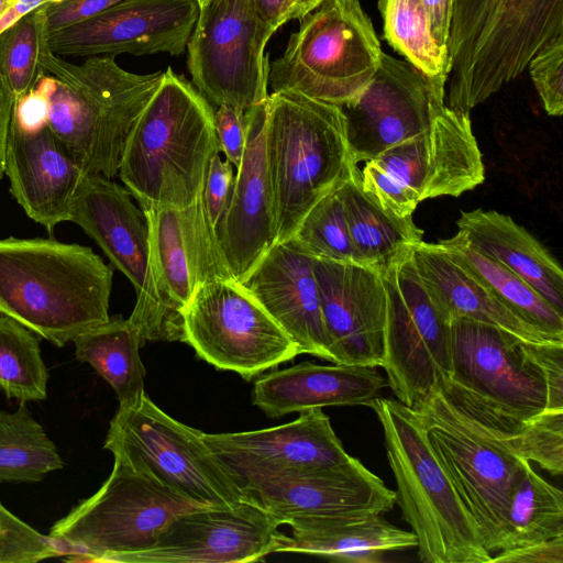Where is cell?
Segmentation results:
<instances>
[{
    "label": "cell",
    "mask_w": 563,
    "mask_h": 563,
    "mask_svg": "<svg viewBox=\"0 0 563 563\" xmlns=\"http://www.w3.org/2000/svg\"><path fill=\"white\" fill-rule=\"evenodd\" d=\"M40 65L56 141L84 174L117 176L129 135L164 71L131 73L114 56L73 64L48 45Z\"/></svg>",
    "instance_id": "obj_1"
},
{
    "label": "cell",
    "mask_w": 563,
    "mask_h": 563,
    "mask_svg": "<svg viewBox=\"0 0 563 563\" xmlns=\"http://www.w3.org/2000/svg\"><path fill=\"white\" fill-rule=\"evenodd\" d=\"M112 276L88 246L0 240V314L62 347L109 320Z\"/></svg>",
    "instance_id": "obj_2"
},
{
    "label": "cell",
    "mask_w": 563,
    "mask_h": 563,
    "mask_svg": "<svg viewBox=\"0 0 563 563\" xmlns=\"http://www.w3.org/2000/svg\"><path fill=\"white\" fill-rule=\"evenodd\" d=\"M220 145L211 103L170 67L137 118L119 177L141 208L192 205Z\"/></svg>",
    "instance_id": "obj_3"
},
{
    "label": "cell",
    "mask_w": 563,
    "mask_h": 563,
    "mask_svg": "<svg viewBox=\"0 0 563 563\" xmlns=\"http://www.w3.org/2000/svg\"><path fill=\"white\" fill-rule=\"evenodd\" d=\"M384 433L396 504L418 540L423 563H488L481 529L437 459L419 412L377 397L368 405Z\"/></svg>",
    "instance_id": "obj_4"
},
{
    "label": "cell",
    "mask_w": 563,
    "mask_h": 563,
    "mask_svg": "<svg viewBox=\"0 0 563 563\" xmlns=\"http://www.w3.org/2000/svg\"><path fill=\"white\" fill-rule=\"evenodd\" d=\"M563 35V0H455L448 43L446 106L470 113L521 75Z\"/></svg>",
    "instance_id": "obj_5"
},
{
    "label": "cell",
    "mask_w": 563,
    "mask_h": 563,
    "mask_svg": "<svg viewBox=\"0 0 563 563\" xmlns=\"http://www.w3.org/2000/svg\"><path fill=\"white\" fill-rule=\"evenodd\" d=\"M264 140L280 243L294 236L307 212L357 165L342 109L301 95H268Z\"/></svg>",
    "instance_id": "obj_6"
},
{
    "label": "cell",
    "mask_w": 563,
    "mask_h": 563,
    "mask_svg": "<svg viewBox=\"0 0 563 563\" xmlns=\"http://www.w3.org/2000/svg\"><path fill=\"white\" fill-rule=\"evenodd\" d=\"M283 54L269 63L273 92L345 106L374 77L383 55L372 20L358 0H324L299 19Z\"/></svg>",
    "instance_id": "obj_7"
},
{
    "label": "cell",
    "mask_w": 563,
    "mask_h": 563,
    "mask_svg": "<svg viewBox=\"0 0 563 563\" xmlns=\"http://www.w3.org/2000/svg\"><path fill=\"white\" fill-rule=\"evenodd\" d=\"M103 446L114 459L202 506H234L246 499L205 432L168 416L146 393L119 407Z\"/></svg>",
    "instance_id": "obj_8"
},
{
    "label": "cell",
    "mask_w": 563,
    "mask_h": 563,
    "mask_svg": "<svg viewBox=\"0 0 563 563\" xmlns=\"http://www.w3.org/2000/svg\"><path fill=\"white\" fill-rule=\"evenodd\" d=\"M202 506L114 459L102 486L56 521L49 537L75 549V561L113 562L146 550L178 515Z\"/></svg>",
    "instance_id": "obj_9"
},
{
    "label": "cell",
    "mask_w": 563,
    "mask_h": 563,
    "mask_svg": "<svg viewBox=\"0 0 563 563\" xmlns=\"http://www.w3.org/2000/svg\"><path fill=\"white\" fill-rule=\"evenodd\" d=\"M413 409L421 416L437 459L478 525L486 550L496 553L508 496L527 460L489 434L439 385Z\"/></svg>",
    "instance_id": "obj_10"
},
{
    "label": "cell",
    "mask_w": 563,
    "mask_h": 563,
    "mask_svg": "<svg viewBox=\"0 0 563 563\" xmlns=\"http://www.w3.org/2000/svg\"><path fill=\"white\" fill-rule=\"evenodd\" d=\"M273 34L254 0H206L186 47L197 90L217 107L247 111L266 102Z\"/></svg>",
    "instance_id": "obj_11"
},
{
    "label": "cell",
    "mask_w": 563,
    "mask_h": 563,
    "mask_svg": "<svg viewBox=\"0 0 563 563\" xmlns=\"http://www.w3.org/2000/svg\"><path fill=\"white\" fill-rule=\"evenodd\" d=\"M382 274L387 303L382 367L398 401L413 409L451 374L450 322L424 288L411 245Z\"/></svg>",
    "instance_id": "obj_12"
},
{
    "label": "cell",
    "mask_w": 563,
    "mask_h": 563,
    "mask_svg": "<svg viewBox=\"0 0 563 563\" xmlns=\"http://www.w3.org/2000/svg\"><path fill=\"white\" fill-rule=\"evenodd\" d=\"M184 343L244 379L295 358L296 343L235 279L201 285L183 313Z\"/></svg>",
    "instance_id": "obj_13"
},
{
    "label": "cell",
    "mask_w": 563,
    "mask_h": 563,
    "mask_svg": "<svg viewBox=\"0 0 563 563\" xmlns=\"http://www.w3.org/2000/svg\"><path fill=\"white\" fill-rule=\"evenodd\" d=\"M448 394L499 413L529 419L547 409L548 386L530 345L508 332L468 319L450 321Z\"/></svg>",
    "instance_id": "obj_14"
},
{
    "label": "cell",
    "mask_w": 563,
    "mask_h": 563,
    "mask_svg": "<svg viewBox=\"0 0 563 563\" xmlns=\"http://www.w3.org/2000/svg\"><path fill=\"white\" fill-rule=\"evenodd\" d=\"M131 196L111 178L85 174L69 221L95 240L134 286L136 302L128 319L137 329L142 345L147 341L174 342L175 335L154 279L147 219Z\"/></svg>",
    "instance_id": "obj_15"
},
{
    "label": "cell",
    "mask_w": 563,
    "mask_h": 563,
    "mask_svg": "<svg viewBox=\"0 0 563 563\" xmlns=\"http://www.w3.org/2000/svg\"><path fill=\"white\" fill-rule=\"evenodd\" d=\"M446 76H429L408 60L383 53L364 91L340 107L357 165L424 132L445 106Z\"/></svg>",
    "instance_id": "obj_16"
},
{
    "label": "cell",
    "mask_w": 563,
    "mask_h": 563,
    "mask_svg": "<svg viewBox=\"0 0 563 563\" xmlns=\"http://www.w3.org/2000/svg\"><path fill=\"white\" fill-rule=\"evenodd\" d=\"M241 487L246 499L292 529L338 517L384 515L396 504L395 492L352 456L340 464L247 481Z\"/></svg>",
    "instance_id": "obj_17"
},
{
    "label": "cell",
    "mask_w": 563,
    "mask_h": 563,
    "mask_svg": "<svg viewBox=\"0 0 563 563\" xmlns=\"http://www.w3.org/2000/svg\"><path fill=\"white\" fill-rule=\"evenodd\" d=\"M278 522L251 499L234 506L195 508L173 519L148 549L119 563L253 562L274 553Z\"/></svg>",
    "instance_id": "obj_18"
},
{
    "label": "cell",
    "mask_w": 563,
    "mask_h": 563,
    "mask_svg": "<svg viewBox=\"0 0 563 563\" xmlns=\"http://www.w3.org/2000/svg\"><path fill=\"white\" fill-rule=\"evenodd\" d=\"M198 0H122L95 16L48 33L58 56H135L185 52L198 13Z\"/></svg>",
    "instance_id": "obj_19"
},
{
    "label": "cell",
    "mask_w": 563,
    "mask_h": 563,
    "mask_svg": "<svg viewBox=\"0 0 563 563\" xmlns=\"http://www.w3.org/2000/svg\"><path fill=\"white\" fill-rule=\"evenodd\" d=\"M148 223L156 288L175 340L184 342L183 313L196 290L217 279H234L221 254L202 195L189 207L142 208Z\"/></svg>",
    "instance_id": "obj_20"
},
{
    "label": "cell",
    "mask_w": 563,
    "mask_h": 563,
    "mask_svg": "<svg viewBox=\"0 0 563 563\" xmlns=\"http://www.w3.org/2000/svg\"><path fill=\"white\" fill-rule=\"evenodd\" d=\"M312 266L332 363L382 366L387 305L382 272L319 258Z\"/></svg>",
    "instance_id": "obj_21"
},
{
    "label": "cell",
    "mask_w": 563,
    "mask_h": 563,
    "mask_svg": "<svg viewBox=\"0 0 563 563\" xmlns=\"http://www.w3.org/2000/svg\"><path fill=\"white\" fill-rule=\"evenodd\" d=\"M373 159L415 190L420 202L441 196L459 197L485 180V166L470 113L446 104L424 132Z\"/></svg>",
    "instance_id": "obj_22"
},
{
    "label": "cell",
    "mask_w": 563,
    "mask_h": 563,
    "mask_svg": "<svg viewBox=\"0 0 563 563\" xmlns=\"http://www.w3.org/2000/svg\"><path fill=\"white\" fill-rule=\"evenodd\" d=\"M246 141L228 205L214 225L221 254L240 283L276 243V211L265 157L266 102L246 111Z\"/></svg>",
    "instance_id": "obj_23"
},
{
    "label": "cell",
    "mask_w": 563,
    "mask_h": 563,
    "mask_svg": "<svg viewBox=\"0 0 563 563\" xmlns=\"http://www.w3.org/2000/svg\"><path fill=\"white\" fill-rule=\"evenodd\" d=\"M205 440L240 486L266 476L340 464L351 456L321 408L302 411L296 420L277 427L205 433Z\"/></svg>",
    "instance_id": "obj_24"
},
{
    "label": "cell",
    "mask_w": 563,
    "mask_h": 563,
    "mask_svg": "<svg viewBox=\"0 0 563 563\" xmlns=\"http://www.w3.org/2000/svg\"><path fill=\"white\" fill-rule=\"evenodd\" d=\"M240 285L298 346L332 362L312 257L291 238L275 243Z\"/></svg>",
    "instance_id": "obj_25"
},
{
    "label": "cell",
    "mask_w": 563,
    "mask_h": 563,
    "mask_svg": "<svg viewBox=\"0 0 563 563\" xmlns=\"http://www.w3.org/2000/svg\"><path fill=\"white\" fill-rule=\"evenodd\" d=\"M4 173L14 199L49 233L58 223L69 221L85 174L56 141L47 122L25 128L11 117Z\"/></svg>",
    "instance_id": "obj_26"
},
{
    "label": "cell",
    "mask_w": 563,
    "mask_h": 563,
    "mask_svg": "<svg viewBox=\"0 0 563 563\" xmlns=\"http://www.w3.org/2000/svg\"><path fill=\"white\" fill-rule=\"evenodd\" d=\"M377 367L302 362L261 376L252 401L268 417L335 406H368L387 385Z\"/></svg>",
    "instance_id": "obj_27"
},
{
    "label": "cell",
    "mask_w": 563,
    "mask_h": 563,
    "mask_svg": "<svg viewBox=\"0 0 563 563\" xmlns=\"http://www.w3.org/2000/svg\"><path fill=\"white\" fill-rule=\"evenodd\" d=\"M419 277L440 313L450 322L468 319L495 325L525 343L553 340L527 323L483 283L461 266L440 243L423 240L411 245Z\"/></svg>",
    "instance_id": "obj_28"
},
{
    "label": "cell",
    "mask_w": 563,
    "mask_h": 563,
    "mask_svg": "<svg viewBox=\"0 0 563 563\" xmlns=\"http://www.w3.org/2000/svg\"><path fill=\"white\" fill-rule=\"evenodd\" d=\"M457 232L477 253L517 274L563 313V271L555 257L510 216L482 208L462 211Z\"/></svg>",
    "instance_id": "obj_29"
},
{
    "label": "cell",
    "mask_w": 563,
    "mask_h": 563,
    "mask_svg": "<svg viewBox=\"0 0 563 563\" xmlns=\"http://www.w3.org/2000/svg\"><path fill=\"white\" fill-rule=\"evenodd\" d=\"M418 545L412 531L388 522L383 515L338 517L279 533L274 553L295 552L345 563H380L389 551Z\"/></svg>",
    "instance_id": "obj_30"
},
{
    "label": "cell",
    "mask_w": 563,
    "mask_h": 563,
    "mask_svg": "<svg viewBox=\"0 0 563 563\" xmlns=\"http://www.w3.org/2000/svg\"><path fill=\"white\" fill-rule=\"evenodd\" d=\"M383 36L424 74L446 76L453 12L437 0H379Z\"/></svg>",
    "instance_id": "obj_31"
},
{
    "label": "cell",
    "mask_w": 563,
    "mask_h": 563,
    "mask_svg": "<svg viewBox=\"0 0 563 563\" xmlns=\"http://www.w3.org/2000/svg\"><path fill=\"white\" fill-rule=\"evenodd\" d=\"M338 190L355 264L383 272L410 245L422 240L423 230L413 220L390 218L363 191L357 166Z\"/></svg>",
    "instance_id": "obj_32"
},
{
    "label": "cell",
    "mask_w": 563,
    "mask_h": 563,
    "mask_svg": "<svg viewBox=\"0 0 563 563\" xmlns=\"http://www.w3.org/2000/svg\"><path fill=\"white\" fill-rule=\"evenodd\" d=\"M73 342L76 358L91 365L109 383L120 406L135 401L145 393V367L139 353L142 342L129 319L110 317Z\"/></svg>",
    "instance_id": "obj_33"
},
{
    "label": "cell",
    "mask_w": 563,
    "mask_h": 563,
    "mask_svg": "<svg viewBox=\"0 0 563 563\" xmlns=\"http://www.w3.org/2000/svg\"><path fill=\"white\" fill-rule=\"evenodd\" d=\"M562 536L563 493L525 461L508 496L498 551Z\"/></svg>",
    "instance_id": "obj_34"
},
{
    "label": "cell",
    "mask_w": 563,
    "mask_h": 563,
    "mask_svg": "<svg viewBox=\"0 0 563 563\" xmlns=\"http://www.w3.org/2000/svg\"><path fill=\"white\" fill-rule=\"evenodd\" d=\"M450 255L511 311L547 336L563 342V313L504 265L470 247L459 233L439 241Z\"/></svg>",
    "instance_id": "obj_35"
},
{
    "label": "cell",
    "mask_w": 563,
    "mask_h": 563,
    "mask_svg": "<svg viewBox=\"0 0 563 563\" xmlns=\"http://www.w3.org/2000/svg\"><path fill=\"white\" fill-rule=\"evenodd\" d=\"M444 393L514 454L537 463L552 475L562 474L563 410L545 409L529 419H519Z\"/></svg>",
    "instance_id": "obj_36"
},
{
    "label": "cell",
    "mask_w": 563,
    "mask_h": 563,
    "mask_svg": "<svg viewBox=\"0 0 563 563\" xmlns=\"http://www.w3.org/2000/svg\"><path fill=\"white\" fill-rule=\"evenodd\" d=\"M63 467L56 445L25 401L13 412L0 410V483H35Z\"/></svg>",
    "instance_id": "obj_37"
},
{
    "label": "cell",
    "mask_w": 563,
    "mask_h": 563,
    "mask_svg": "<svg viewBox=\"0 0 563 563\" xmlns=\"http://www.w3.org/2000/svg\"><path fill=\"white\" fill-rule=\"evenodd\" d=\"M48 372L41 355L37 334L18 322L0 317V387L8 398L43 400Z\"/></svg>",
    "instance_id": "obj_38"
},
{
    "label": "cell",
    "mask_w": 563,
    "mask_h": 563,
    "mask_svg": "<svg viewBox=\"0 0 563 563\" xmlns=\"http://www.w3.org/2000/svg\"><path fill=\"white\" fill-rule=\"evenodd\" d=\"M47 37L43 5L0 34V80L13 100L35 86Z\"/></svg>",
    "instance_id": "obj_39"
},
{
    "label": "cell",
    "mask_w": 563,
    "mask_h": 563,
    "mask_svg": "<svg viewBox=\"0 0 563 563\" xmlns=\"http://www.w3.org/2000/svg\"><path fill=\"white\" fill-rule=\"evenodd\" d=\"M338 189L322 197L307 212L292 239L312 258L354 263L345 212Z\"/></svg>",
    "instance_id": "obj_40"
},
{
    "label": "cell",
    "mask_w": 563,
    "mask_h": 563,
    "mask_svg": "<svg viewBox=\"0 0 563 563\" xmlns=\"http://www.w3.org/2000/svg\"><path fill=\"white\" fill-rule=\"evenodd\" d=\"M57 544L0 503V563H35L65 554Z\"/></svg>",
    "instance_id": "obj_41"
},
{
    "label": "cell",
    "mask_w": 563,
    "mask_h": 563,
    "mask_svg": "<svg viewBox=\"0 0 563 563\" xmlns=\"http://www.w3.org/2000/svg\"><path fill=\"white\" fill-rule=\"evenodd\" d=\"M363 191L390 218L411 221L420 202L418 195L382 168L374 159L361 170Z\"/></svg>",
    "instance_id": "obj_42"
},
{
    "label": "cell",
    "mask_w": 563,
    "mask_h": 563,
    "mask_svg": "<svg viewBox=\"0 0 563 563\" xmlns=\"http://www.w3.org/2000/svg\"><path fill=\"white\" fill-rule=\"evenodd\" d=\"M533 85L549 115L563 113V35L548 41L530 59Z\"/></svg>",
    "instance_id": "obj_43"
},
{
    "label": "cell",
    "mask_w": 563,
    "mask_h": 563,
    "mask_svg": "<svg viewBox=\"0 0 563 563\" xmlns=\"http://www.w3.org/2000/svg\"><path fill=\"white\" fill-rule=\"evenodd\" d=\"M235 176L232 164L222 161L219 154L212 156L202 190V200L213 227L221 218L230 199Z\"/></svg>",
    "instance_id": "obj_44"
},
{
    "label": "cell",
    "mask_w": 563,
    "mask_h": 563,
    "mask_svg": "<svg viewBox=\"0 0 563 563\" xmlns=\"http://www.w3.org/2000/svg\"><path fill=\"white\" fill-rule=\"evenodd\" d=\"M246 111L229 106L217 107L214 128L220 151L238 168L240 166L246 141Z\"/></svg>",
    "instance_id": "obj_45"
},
{
    "label": "cell",
    "mask_w": 563,
    "mask_h": 563,
    "mask_svg": "<svg viewBox=\"0 0 563 563\" xmlns=\"http://www.w3.org/2000/svg\"><path fill=\"white\" fill-rule=\"evenodd\" d=\"M122 0H59L43 4L48 33L102 12Z\"/></svg>",
    "instance_id": "obj_46"
},
{
    "label": "cell",
    "mask_w": 563,
    "mask_h": 563,
    "mask_svg": "<svg viewBox=\"0 0 563 563\" xmlns=\"http://www.w3.org/2000/svg\"><path fill=\"white\" fill-rule=\"evenodd\" d=\"M490 562L563 563V536L543 542L498 551Z\"/></svg>",
    "instance_id": "obj_47"
},
{
    "label": "cell",
    "mask_w": 563,
    "mask_h": 563,
    "mask_svg": "<svg viewBox=\"0 0 563 563\" xmlns=\"http://www.w3.org/2000/svg\"><path fill=\"white\" fill-rule=\"evenodd\" d=\"M258 13L275 33L282 25L295 20L297 0H254Z\"/></svg>",
    "instance_id": "obj_48"
},
{
    "label": "cell",
    "mask_w": 563,
    "mask_h": 563,
    "mask_svg": "<svg viewBox=\"0 0 563 563\" xmlns=\"http://www.w3.org/2000/svg\"><path fill=\"white\" fill-rule=\"evenodd\" d=\"M13 99L0 80V169L4 170L5 146Z\"/></svg>",
    "instance_id": "obj_49"
},
{
    "label": "cell",
    "mask_w": 563,
    "mask_h": 563,
    "mask_svg": "<svg viewBox=\"0 0 563 563\" xmlns=\"http://www.w3.org/2000/svg\"><path fill=\"white\" fill-rule=\"evenodd\" d=\"M45 3H47L46 0H14L12 5L0 18V34L21 18Z\"/></svg>",
    "instance_id": "obj_50"
},
{
    "label": "cell",
    "mask_w": 563,
    "mask_h": 563,
    "mask_svg": "<svg viewBox=\"0 0 563 563\" xmlns=\"http://www.w3.org/2000/svg\"><path fill=\"white\" fill-rule=\"evenodd\" d=\"M324 0H297L295 19H301L313 9H316L319 4H321Z\"/></svg>",
    "instance_id": "obj_51"
},
{
    "label": "cell",
    "mask_w": 563,
    "mask_h": 563,
    "mask_svg": "<svg viewBox=\"0 0 563 563\" xmlns=\"http://www.w3.org/2000/svg\"><path fill=\"white\" fill-rule=\"evenodd\" d=\"M14 0H0V18L12 5Z\"/></svg>",
    "instance_id": "obj_52"
},
{
    "label": "cell",
    "mask_w": 563,
    "mask_h": 563,
    "mask_svg": "<svg viewBox=\"0 0 563 563\" xmlns=\"http://www.w3.org/2000/svg\"><path fill=\"white\" fill-rule=\"evenodd\" d=\"M206 0H198L199 5H201Z\"/></svg>",
    "instance_id": "obj_53"
},
{
    "label": "cell",
    "mask_w": 563,
    "mask_h": 563,
    "mask_svg": "<svg viewBox=\"0 0 563 563\" xmlns=\"http://www.w3.org/2000/svg\"><path fill=\"white\" fill-rule=\"evenodd\" d=\"M4 170L0 169V179L2 178Z\"/></svg>",
    "instance_id": "obj_54"
},
{
    "label": "cell",
    "mask_w": 563,
    "mask_h": 563,
    "mask_svg": "<svg viewBox=\"0 0 563 563\" xmlns=\"http://www.w3.org/2000/svg\"><path fill=\"white\" fill-rule=\"evenodd\" d=\"M47 2H54V1H59V0H46Z\"/></svg>",
    "instance_id": "obj_55"
}]
</instances>
